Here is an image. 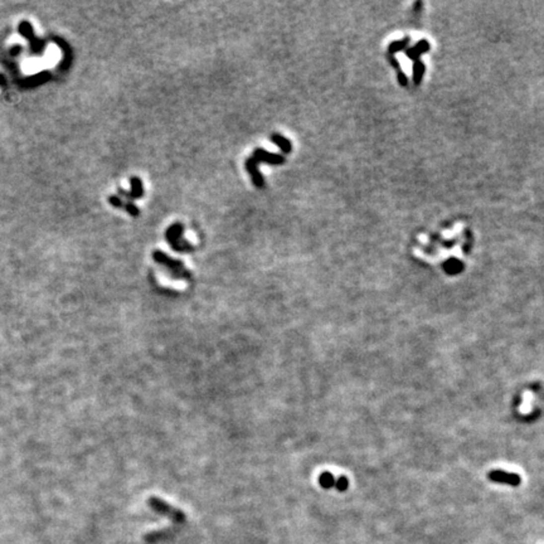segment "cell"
<instances>
[{
    "label": "cell",
    "mask_w": 544,
    "mask_h": 544,
    "mask_svg": "<svg viewBox=\"0 0 544 544\" xmlns=\"http://www.w3.org/2000/svg\"><path fill=\"white\" fill-rule=\"evenodd\" d=\"M490 477L496 481H505L508 484L512 485H518L519 482V477L517 475L508 474V472H501V471H495V472H491Z\"/></svg>",
    "instance_id": "obj_8"
},
{
    "label": "cell",
    "mask_w": 544,
    "mask_h": 544,
    "mask_svg": "<svg viewBox=\"0 0 544 544\" xmlns=\"http://www.w3.org/2000/svg\"><path fill=\"white\" fill-rule=\"evenodd\" d=\"M271 141H272L276 147H279L280 149H281V152L285 153V154H289V153H291V150H293V144H291V141H290L287 138H285V136L280 135V134H272V135H271Z\"/></svg>",
    "instance_id": "obj_7"
},
{
    "label": "cell",
    "mask_w": 544,
    "mask_h": 544,
    "mask_svg": "<svg viewBox=\"0 0 544 544\" xmlns=\"http://www.w3.org/2000/svg\"><path fill=\"white\" fill-rule=\"evenodd\" d=\"M320 484L322 487H331L334 485V477L330 472H324V474L320 475Z\"/></svg>",
    "instance_id": "obj_9"
},
{
    "label": "cell",
    "mask_w": 544,
    "mask_h": 544,
    "mask_svg": "<svg viewBox=\"0 0 544 544\" xmlns=\"http://www.w3.org/2000/svg\"><path fill=\"white\" fill-rule=\"evenodd\" d=\"M244 165H246L247 171H248L249 176H251L255 187L257 188L265 187V178H263L262 174L260 173V170H258V164L255 161V160L252 159V156H249L248 159L246 160V164H244Z\"/></svg>",
    "instance_id": "obj_5"
},
{
    "label": "cell",
    "mask_w": 544,
    "mask_h": 544,
    "mask_svg": "<svg viewBox=\"0 0 544 544\" xmlns=\"http://www.w3.org/2000/svg\"><path fill=\"white\" fill-rule=\"evenodd\" d=\"M183 232H184V226L181 223H175V225L170 226V227L166 230L165 238L169 242V244L171 246V248L174 251L178 252H189L194 249V246L190 244L187 239L183 237Z\"/></svg>",
    "instance_id": "obj_2"
},
{
    "label": "cell",
    "mask_w": 544,
    "mask_h": 544,
    "mask_svg": "<svg viewBox=\"0 0 544 544\" xmlns=\"http://www.w3.org/2000/svg\"><path fill=\"white\" fill-rule=\"evenodd\" d=\"M148 504H149V506L153 510H154L155 513H157V514L160 515H164V517H168L169 519H171L173 522L183 523L185 520L184 513L180 512V510L176 509V508H174V506H171L170 504H168L166 501L161 500V499L153 496V498H150L149 500H148Z\"/></svg>",
    "instance_id": "obj_3"
},
{
    "label": "cell",
    "mask_w": 544,
    "mask_h": 544,
    "mask_svg": "<svg viewBox=\"0 0 544 544\" xmlns=\"http://www.w3.org/2000/svg\"><path fill=\"white\" fill-rule=\"evenodd\" d=\"M125 209H126V211H128V213L130 214V216H133V217H138L139 213H140V212H139L138 207H136L135 204L131 203V202H129L128 204H125Z\"/></svg>",
    "instance_id": "obj_10"
},
{
    "label": "cell",
    "mask_w": 544,
    "mask_h": 544,
    "mask_svg": "<svg viewBox=\"0 0 544 544\" xmlns=\"http://www.w3.org/2000/svg\"><path fill=\"white\" fill-rule=\"evenodd\" d=\"M348 486V481L345 477H340V479L338 480V484H336V487H338L339 490H345Z\"/></svg>",
    "instance_id": "obj_12"
},
{
    "label": "cell",
    "mask_w": 544,
    "mask_h": 544,
    "mask_svg": "<svg viewBox=\"0 0 544 544\" xmlns=\"http://www.w3.org/2000/svg\"><path fill=\"white\" fill-rule=\"evenodd\" d=\"M130 183H131V192L130 193H126L125 190L120 189L119 192L121 193V194L126 195V197L129 198V199H138V198H141L144 195V187H143V181H141V179H139L138 176H133V178L130 179Z\"/></svg>",
    "instance_id": "obj_6"
},
{
    "label": "cell",
    "mask_w": 544,
    "mask_h": 544,
    "mask_svg": "<svg viewBox=\"0 0 544 544\" xmlns=\"http://www.w3.org/2000/svg\"><path fill=\"white\" fill-rule=\"evenodd\" d=\"M252 159L255 160L257 164H260V162H265V164H270V165H281V164H284L285 162V160H286L282 154L270 153L265 149H261V148H257V149L253 152Z\"/></svg>",
    "instance_id": "obj_4"
},
{
    "label": "cell",
    "mask_w": 544,
    "mask_h": 544,
    "mask_svg": "<svg viewBox=\"0 0 544 544\" xmlns=\"http://www.w3.org/2000/svg\"><path fill=\"white\" fill-rule=\"evenodd\" d=\"M153 258L156 263H159L160 266H162L164 268L168 270L169 274L174 277V279H181V280H189L192 277L190 271L188 270L184 266V263L179 260H174V258L169 257L166 253L159 251H154L153 253Z\"/></svg>",
    "instance_id": "obj_1"
},
{
    "label": "cell",
    "mask_w": 544,
    "mask_h": 544,
    "mask_svg": "<svg viewBox=\"0 0 544 544\" xmlns=\"http://www.w3.org/2000/svg\"><path fill=\"white\" fill-rule=\"evenodd\" d=\"M108 201H110V203H111L112 206L116 207V208H125V204L122 203V201L119 197H115V195L114 197H110Z\"/></svg>",
    "instance_id": "obj_11"
}]
</instances>
